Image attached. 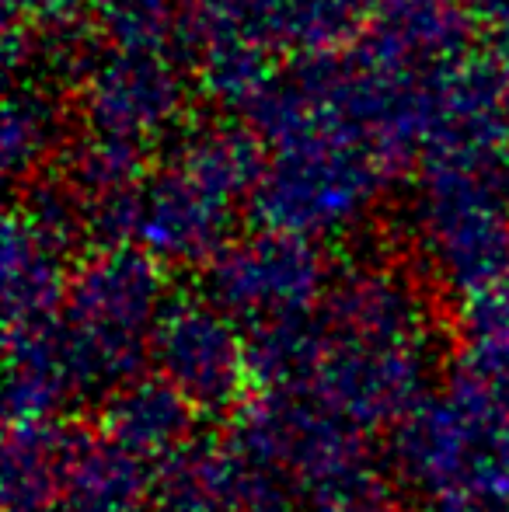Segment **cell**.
I'll return each instance as SVG.
<instances>
[{
	"mask_svg": "<svg viewBox=\"0 0 509 512\" xmlns=\"http://www.w3.org/2000/svg\"><path fill=\"white\" fill-rule=\"evenodd\" d=\"M81 81L91 133L140 150L168 133L185 102L182 77L164 56V46L112 42V49L91 56Z\"/></svg>",
	"mask_w": 509,
	"mask_h": 512,
	"instance_id": "1",
	"label": "cell"
},
{
	"mask_svg": "<svg viewBox=\"0 0 509 512\" xmlns=\"http://www.w3.org/2000/svg\"><path fill=\"white\" fill-rule=\"evenodd\" d=\"M387 168L367 150L339 143H297L279 147L276 164L262 175L258 203L272 220H339L367 203Z\"/></svg>",
	"mask_w": 509,
	"mask_h": 512,
	"instance_id": "2",
	"label": "cell"
},
{
	"mask_svg": "<svg viewBox=\"0 0 509 512\" xmlns=\"http://www.w3.org/2000/svg\"><path fill=\"white\" fill-rule=\"evenodd\" d=\"M7 18L42 28L98 18L123 46H164L171 32L168 0H7Z\"/></svg>",
	"mask_w": 509,
	"mask_h": 512,
	"instance_id": "3",
	"label": "cell"
},
{
	"mask_svg": "<svg viewBox=\"0 0 509 512\" xmlns=\"http://www.w3.org/2000/svg\"><path fill=\"white\" fill-rule=\"evenodd\" d=\"M370 0H286L276 21V49L321 56L349 49L367 32Z\"/></svg>",
	"mask_w": 509,
	"mask_h": 512,
	"instance_id": "4",
	"label": "cell"
},
{
	"mask_svg": "<svg viewBox=\"0 0 509 512\" xmlns=\"http://www.w3.org/2000/svg\"><path fill=\"white\" fill-rule=\"evenodd\" d=\"M286 0H185L182 35L192 49L210 42H255L276 53V21Z\"/></svg>",
	"mask_w": 509,
	"mask_h": 512,
	"instance_id": "5",
	"label": "cell"
},
{
	"mask_svg": "<svg viewBox=\"0 0 509 512\" xmlns=\"http://www.w3.org/2000/svg\"><path fill=\"white\" fill-rule=\"evenodd\" d=\"M60 140V115L49 95L35 88L11 91L4 112V164L11 175L28 171L42 157H53Z\"/></svg>",
	"mask_w": 509,
	"mask_h": 512,
	"instance_id": "6",
	"label": "cell"
},
{
	"mask_svg": "<svg viewBox=\"0 0 509 512\" xmlns=\"http://www.w3.org/2000/svg\"><path fill=\"white\" fill-rule=\"evenodd\" d=\"M475 18L496 42V56L509 67V0H475Z\"/></svg>",
	"mask_w": 509,
	"mask_h": 512,
	"instance_id": "7",
	"label": "cell"
},
{
	"mask_svg": "<svg viewBox=\"0 0 509 512\" xmlns=\"http://www.w3.org/2000/svg\"><path fill=\"white\" fill-rule=\"evenodd\" d=\"M377 7H408V4H426V0H374Z\"/></svg>",
	"mask_w": 509,
	"mask_h": 512,
	"instance_id": "8",
	"label": "cell"
}]
</instances>
